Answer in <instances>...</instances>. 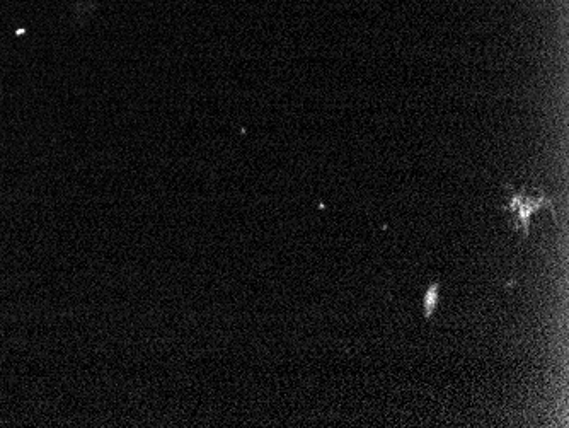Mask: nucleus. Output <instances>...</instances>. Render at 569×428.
<instances>
[{
  "label": "nucleus",
  "mask_w": 569,
  "mask_h": 428,
  "mask_svg": "<svg viewBox=\"0 0 569 428\" xmlns=\"http://www.w3.org/2000/svg\"><path fill=\"white\" fill-rule=\"evenodd\" d=\"M546 209L551 210L552 215H556L554 214L552 202L546 195L535 197V195H530L525 190L515 191L512 200L508 202L506 207H503V210L510 214L508 222L513 227V231H520L524 236H529L535 215Z\"/></svg>",
  "instance_id": "obj_1"
},
{
  "label": "nucleus",
  "mask_w": 569,
  "mask_h": 428,
  "mask_svg": "<svg viewBox=\"0 0 569 428\" xmlns=\"http://www.w3.org/2000/svg\"><path fill=\"white\" fill-rule=\"evenodd\" d=\"M438 301H440V284L430 285L423 295V309H425V318H432L435 309H437Z\"/></svg>",
  "instance_id": "obj_2"
}]
</instances>
